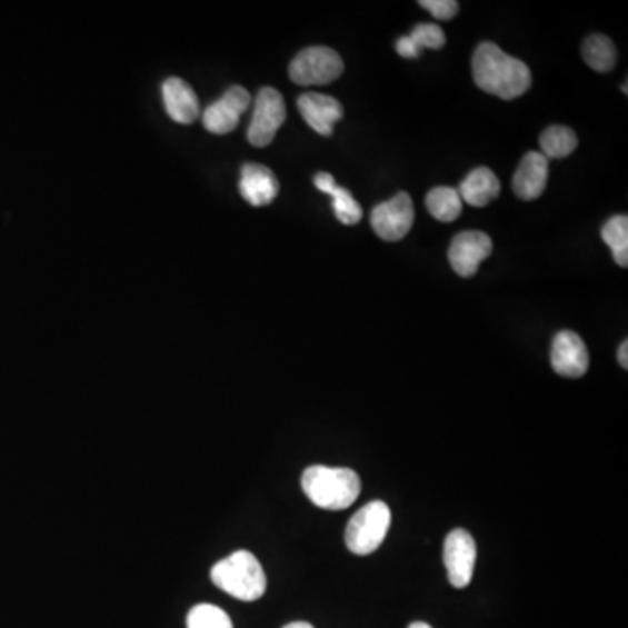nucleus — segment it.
<instances>
[{
  "label": "nucleus",
  "instance_id": "23",
  "mask_svg": "<svg viewBox=\"0 0 628 628\" xmlns=\"http://www.w3.org/2000/svg\"><path fill=\"white\" fill-rule=\"evenodd\" d=\"M187 628H235L228 612L213 605H198L187 615Z\"/></svg>",
  "mask_w": 628,
  "mask_h": 628
},
{
  "label": "nucleus",
  "instance_id": "7",
  "mask_svg": "<svg viewBox=\"0 0 628 628\" xmlns=\"http://www.w3.org/2000/svg\"><path fill=\"white\" fill-rule=\"evenodd\" d=\"M370 223L381 240L389 243L403 240L413 223L412 199L407 192H398L395 198L373 208Z\"/></svg>",
  "mask_w": 628,
  "mask_h": 628
},
{
  "label": "nucleus",
  "instance_id": "21",
  "mask_svg": "<svg viewBox=\"0 0 628 628\" xmlns=\"http://www.w3.org/2000/svg\"><path fill=\"white\" fill-rule=\"evenodd\" d=\"M541 154L547 159L568 158L578 147V137L566 126H550L539 138Z\"/></svg>",
  "mask_w": 628,
  "mask_h": 628
},
{
  "label": "nucleus",
  "instance_id": "9",
  "mask_svg": "<svg viewBox=\"0 0 628 628\" xmlns=\"http://www.w3.org/2000/svg\"><path fill=\"white\" fill-rule=\"evenodd\" d=\"M251 97L241 86H232L220 100L211 103L203 114V124L210 133H231L240 124L241 116L250 107Z\"/></svg>",
  "mask_w": 628,
  "mask_h": 628
},
{
  "label": "nucleus",
  "instance_id": "16",
  "mask_svg": "<svg viewBox=\"0 0 628 628\" xmlns=\"http://www.w3.org/2000/svg\"><path fill=\"white\" fill-rule=\"evenodd\" d=\"M458 192L462 203L482 208L498 198L499 192H501V183H499L495 171L484 167L477 168L468 175L467 179L462 180Z\"/></svg>",
  "mask_w": 628,
  "mask_h": 628
},
{
  "label": "nucleus",
  "instance_id": "5",
  "mask_svg": "<svg viewBox=\"0 0 628 628\" xmlns=\"http://www.w3.org/2000/svg\"><path fill=\"white\" fill-rule=\"evenodd\" d=\"M290 79L299 86H325L341 78L345 61L333 49L312 46L302 49L290 63Z\"/></svg>",
  "mask_w": 628,
  "mask_h": 628
},
{
  "label": "nucleus",
  "instance_id": "17",
  "mask_svg": "<svg viewBox=\"0 0 628 628\" xmlns=\"http://www.w3.org/2000/svg\"><path fill=\"white\" fill-rule=\"evenodd\" d=\"M312 182L317 186L318 191L332 196L333 211H336L339 222L345 223V226H355V223L360 222L363 210L348 189L337 186L332 175L318 173Z\"/></svg>",
  "mask_w": 628,
  "mask_h": 628
},
{
  "label": "nucleus",
  "instance_id": "18",
  "mask_svg": "<svg viewBox=\"0 0 628 628\" xmlns=\"http://www.w3.org/2000/svg\"><path fill=\"white\" fill-rule=\"evenodd\" d=\"M446 46V33L435 23H421L410 36L397 41V53L403 58H418L422 49H440Z\"/></svg>",
  "mask_w": 628,
  "mask_h": 628
},
{
  "label": "nucleus",
  "instance_id": "19",
  "mask_svg": "<svg viewBox=\"0 0 628 628\" xmlns=\"http://www.w3.org/2000/svg\"><path fill=\"white\" fill-rule=\"evenodd\" d=\"M426 208L440 222H455L462 211V201L458 189L435 187L426 196Z\"/></svg>",
  "mask_w": 628,
  "mask_h": 628
},
{
  "label": "nucleus",
  "instance_id": "6",
  "mask_svg": "<svg viewBox=\"0 0 628 628\" xmlns=\"http://www.w3.org/2000/svg\"><path fill=\"white\" fill-rule=\"evenodd\" d=\"M287 119L283 97L275 88H262L257 94L256 110L248 126V142L253 147H268Z\"/></svg>",
  "mask_w": 628,
  "mask_h": 628
},
{
  "label": "nucleus",
  "instance_id": "4",
  "mask_svg": "<svg viewBox=\"0 0 628 628\" xmlns=\"http://www.w3.org/2000/svg\"><path fill=\"white\" fill-rule=\"evenodd\" d=\"M391 526V510L385 501L360 508L346 527V545L355 556H370L381 547Z\"/></svg>",
  "mask_w": 628,
  "mask_h": 628
},
{
  "label": "nucleus",
  "instance_id": "22",
  "mask_svg": "<svg viewBox=\"0 0 628 628\" xmlns=\"http://www.w3.org/2000/svg\"><path fill=\"white\" fill-rule=\"evenodd\" d=\"M602 240L611 248L618 266H628V219L627 216L612 217L602 228Z\"/></svg>",
  "mask_w": 628,
  "mask_h": 628
},
{
  "label": "nucleus",
  "instance_id": "8",
  "mask_svg": "<svg viewBox=\"0 0 628 628\" xmlns=\"http://www.w3.org/2000/svg\"><path fill=\"white\" fill-rule=\"evenodd\" d=\"M443 562L452 587L465 588L474 578L477 562V545L474 536L465 529H455L443 545Z\"/></svg>",
  "mask_w": 628,
  "mask_h": 628
},
{
  "label": "nucleus",
  "instance_id": "1",
  "mask_svg": "<svg viewBox=\"0 0 628 628\" xmlns=\"http://www.w3.org/2000/svg\"><path fill=\"white\" fill-rule=\"evenodd\" d=\"M474 79L480 90L501 100H515L531 88L529 67L508 57L495 42H482L474 54Z\"/></svg>",
  "mask_w": 628,
  "mask_h": 628
},
{
  "label": "nucleus",
  "instance_id": "10",
  "mask_svg": "<svg viewBox=\"0 0 628 628\" xmlns=\"http://www.w3.org/2000/svg\"><path fill=\"white\" fill-rule=\"evenodd\" d=\"M492 253L491 236L480 231H465L456 236L449 248L450 266L462 278H471L480 263Z\"/></svg>",
  "mask_w": 628,
  "mask_h": 628
},
{
  "label": "nucleus",
  "instance_id": "11",
  "mask_svg": "<svg viewBox=\"0 0 628 628\" xmlns=\"http://www.w3.org/2000/svg\"><path fill=\"white\" fill-rule=\"evenodd\" d=\"M551 367L562 377H581L590 366L587 346L578 333L562 330L551 345Z\"/></svg>",
  "mask_w": 628,
  "mask_h": 628
},
{
  "label": "nucleus",
  "instance_id": "25",
  "mask_svg": "<svg viewBox=\"0 0 628 628\" xmlns=\"http://www.w3.org/2000/svg\"><path fill=\"white\" fill-rule=\"evenodd\" d=\"M618 361L624 369H628V342H621L620 349H618Z\"/></svg>",
  "mask_w": 628,
  "mask_h": 628
},
{
  "label": "nucleus",
  "instance_id": "3",
  "mask_svg": "<svg viewBox=\"0 0 628 628\" xmlns=\"http://www.w3.org/2000/svg\"><path fill=\"white\" fill-rule=\"evenodd\" d=\"M211 581L222 592L245 602L260 599L268 588L262 564L247 550L235 551L232 556L217 562L211 568Z\"/></svg>",
  "mask_w": 628,
  "mask_h": 628
},
{
  "label": "nucleus",
  "instance_id": "12",
  "mask_svg": "<svg viewBox=\"0 0 628 628\" xmlns=\"http://www.w3.org/2000/svg\"><path fill=\"white\" fill-rule=\"evenodd\" d=\"M297 107L312 130L323 137H330L333 126L345 116L341 102L329 94L305 93L297 100Z\"/></svg>",
  "mask_w": 628,
  "mask_h": 628
},
{
  "label": "nucleus",
  "instance_id": "15",
  "mask_svg": "<svg viewBox=\"0 0 628 628\" xmlns=\"http://www.w3.org/2000/svg\"><path fill=\"white\" fill-rule=\"evenodd\" d=\"M162 100L168 116L180 124H192L199 118V100L191 84L183 79L170 78L162 84Z\"/></svg>",
  "mask_w": 628,
  "mask_h": 628
},
{
  "label": "nucleus",
  "instance_id": "27",
  "mask_svg": "<svg viewBox=\"0 0 628 628\" xmlns=\"http://www.w3.org/2000/svg\"><path fill=\"white\" fill-rule=\"evenodd\" d=\"M409 628H431L428 624H422V621H416V624H410Z\"/></svg>",
  "mask_w": 628,
  "mask_h": 628
},
{
  "label": "nucleus",
  "instance_id": "24",
  "mask_svg": "<svg viewBox=\"0 0 628 628\" xmlns=\"http://www.w3.org/2000/svg\"><path fill=\"white\" fill-rule=\"evenodd\" d=\"M419 6L431 12L440 21L452 20L459 11V4L456 0H421Z\"/></svg>",
  "mask_w": 628,
  "mask_h": 628
},
{
  "label": "nucleus",
  "instance_id": "14",
  "mask_svg": "<svg viewBox=\"0 0 628 628\" xmlns=\"http://www.w3.org/2000/svg\"><path fill=\"white\" fill-rule=\"evenodd\" d=\"M548 183V159L541 152H527L514 177V192L524 201H535Z\"/></svg>",
  "mask_w": 628,
  "mask_h": 628
},
{
  "label": "nucleus",
  "instance_id": "13",
  "mask_svg": "<svg viewBox=\"0 0 628 628\" xmlns=\"http://www.w3.org/2000/svg\"><path fill=\"white\" fill-rule=\"evenodd\" d=\"M240 192L251 207H266L280 192V183L268 167L248 162L241 170Z\"/></svg>",
  "mask_w": 628,
  "mask_h": 628
},
{
  "label": "nucleus",
  "instance_id": "2",
  "mask_svg": "<svg viewBox=\"0 0 628 628\" xmlns=\"http://www.w3.org/2000/svg\"><path fill=\"white\" fill-rule=\"evenodd\" d=\"M300 484L309 501L323 510H346L361 492L360 477L351 468L309 467Z\"/></svg>",
  "mask_w": 628,
  "mask_h": 628
},
{
  "label": "nucleus",
  "instance_id": "26",
  "mask_svg": "<svg viewBox=\"0 0 628 628\" xmlns=\"http://www.w3.org/2000/svg\"><path fill=\"white\" fill-rule=\"evenodd\" d=\"M283 628H315L311 624H306V621H293V624L285 625Z\"/></svg>",
  "mask_w": 628,
  "mask_h": 628
},
{
  "label": "nucleus",
  "instance_id": "20",
  "mask_svg": "<svg viewBox=\"0 0 628 628\" xmlns=\"http://www.w3.org/2000/svg\"><path fill=\"white\" fill-rule=\"evenodd\" d=\"M581 54H584V60L587 61L588 67L597 70V72H609L617 66V48L612 44L611 39L600 36V33L588 37L587 41L584 42V48H581Z\"/></svg>",
  "mask_w": 628,
  "mask_h": 628
}]
</instances>
